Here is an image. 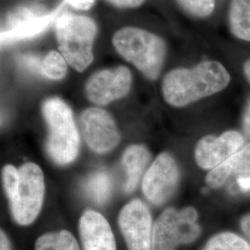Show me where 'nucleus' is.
Masks as SVG:
<instances>
[{
  "instance_id": "obj_1",
  "label": "nucleus",
  "mask_w": 250,
  "mask_h": 250,
  "mask_svg": "<svg viewBox=\"0 0 250 250\" xmlns=\"http://www.w3.org/2000/svg\"><path fill=\"white\" fill-rule=\"evenodd\" d=\"M229 82L230 75L222 64L206 62L193 69L169 72L162 83V93L171 106L184 107L222 91Z\"/></svg>"
},
{
  "instance_id": "obj_2",
  "label": "nucleus",
  "mask_w": 250,
  "mask_h": 250,
  "mask_svg": "<svg viewBox=\"0 0 250 250\" xmlns=\"http://www.w3.org/2000/svg\"><path fill=\"white\" fill-rule=\"evenodd\" d=\"M118 53L150 80L161 73L166 54L165 42L154 34L140 28L125 27L113 36Z\"/></svg>"
},
{
  "instance_id": "obj_3",
  "label": "nucleus",
  "mask_w": 250,
  "mask_h": 250,
  "mask_svg": "<svg viewBox=\"0 0 250 250\" xmlns=\"http://www.w3.org/2000/svg\"><path fill=\"white\" fill-rule=\"evenodd\" d=\"M42 111L48 126V155L60 165L71 163L77 157L80 146L72 109L62 99L52 98L43 103Z\"/></svg>"
},
{
  "instance_id": "obj_4",
  "label": "nucleus",
  "mask_w": 250,
  "mask_h": 250,
  "mask_svg": "<svg viewBox=\"0 0 250 250\" xmlns=\"http://www.w3.org/2000/svg\"><path fill=\"white\" fill-rule=\"evenodd\" d=\"M56 36L64 59L77 72H83L94 56L92 52L98 28L86 16L62 13L55 21Z\"/></svg>"
},
{
  "instance_id": "obj_5",
  "label": "nucleus",
  "mask_w": 250,
  "mask_h": 250,
  "mask_svg": "<svg viewBox=\"0 0 250 250\" xmlns=\"http://www.w3.org/2000/svg\"><path fill=\"white\" fill-rule=\"evenodd\" d=\"M197 212L194 208H168L157 219L152 231V250H175L200 235Z\"/></svg>"
},
{
  "instance_id": "obj_6",
  "label": "nucleus",
  "mask_w": 250,
  "mask_h": 250,
  "mask_svg": "<svg viewBox=\"0 0 250 250\" xmlns=\"http://www.w3.org/2000/svg\"><path fill=\"white\" fill-rule=\"evenodd\" d=\"M18 188L9 200L10 210L15 222L29 225L35 222L43 205L45 181L43 171L35 163L23 164L20 170Z\"/></svg>"
},
{
  "instance_id": "obj_7",
  "label": "nucleus",
  "mask_w": 250,
  "mask_h": 250,
  "mask_svg": "<svg viewBox=\"0 0 250 250\" xmlns=\"http://www.w3.org/2000/svg\"><path fill=\"white\" fill-rule=\"evenodd\" d=\"M119 226L128 250H151V215L141 200L134 199L124 207L119 215Z\"/></svg>"
},
{
  "instance_id": "obj_8",
  "label": "nucleus",
  "mask_w": 250,
  "mask_h": 250,
  "mask_svg": "<svg viewBox=\"0 0 250 250\" xmlns=\"http://www.w3.org/2000/svg\"><path fill=\"white\" fill-rule=\"evenodd\" d=\"M80 128L85 142L97 153L110 151L120 142L114 120L106 110L99 107H90L82 113Z\"/></svg>"
},
{
  "instance_id": "obj_9",
  "label": "nucleus",
  "mask_w": 250,
  "mask_h": 250,
  "mask_svg": "<svg viewBox=\"0 0 250 250\" xmlns=\"http://www.w3.org/2000/svg\"><path fill=\"white\" fill-rule=\"evenodd\" d=\"M178 179L176 162L170 154L162 153L157 157L144 176V194L153 204L161 205L172 195Z\"/></svg>"
},
{
  "instance_id": "obj_10",
  "label": "nucleus",
  "mask_w": 250,
  "mask_h": 250,
  "mask_svg": "<svg viewBox=\"0 0 250 250\" xmlns=\"http://www.w3.org/2000/svg\"><path fill=\"white\" fill-rule=\"evenodd\" d=\"M131 84V72L126 67L120 66L92 75L87 81L85 92L91 102L104 106L125 97L130 91Z\"/></svg>"
},
{
  "instance_id": "obj_11",
  "label": "nucleus",
  "mask_w": 250,
  "mask_h": 250,
  "mask_svg": "<svg viewBox=\"0 0 250 250\" xmlns=\"http://www.w3.org/2000/svg\"><path fill=\"white\" fill-rule=\"evenodd\" d=\"M243 143V135L235 131L225 132L219 137L207 135L196 146L195 158L197 165L205 170H212L240 150Z\"/></svg>"
},
{
  "instance_id": "obj_12",
  "label": "nucleus",
  "mask_w": 250,
  "mask_h": 250,
  "mask_svg": "<svg viewBox=\"0 0 250 250\" xmlns=\"http://www.w3.org/2000/svg\"><path fill=\"white\" fill-rule=\"evenodd\" d=\"M81 240L84 250H116L111 227L103 215L86 210L79 223Z\"/></svg>"
},
{
  "instance_id": "obj_13",
  "label": "nucleus",
  "mask_w": 250,
  "mask_h": 250,
  "mask_svg": "<svg viewBox=\"0 0 250 250\" xmlns=\"http://www.w3.org/2000/svg\"><path fill=\"white\" fill-rule=\"evenodd\" d=\"M232 174L250 175V144L210 170L206 177V183L210 188H219Z\"/></svg>"
},
{
  "instance_id": "obj_14",
  "label": "nucleus",
  "mask_w": 250,
  "mask_h": 250,
  "mask_svg": "<svg viewBox=\"0 0 250 250\" xmlns=\"http://www.w3.org/2000/svg\"><path fill=\"white\" fill-rule=\"evenodd\" d=\"M149 159V152L143 146L133 145L126 148L122 160L126 173V193H131L136 188Z\"/></svg>"
},
{
  "instance_id": "obj_15",
  "label": "nucleus",
  "mask_w": 250,
  "mask_h": 250,
  "mask_svg": "<svg viewBox=\"0 0 250 250\" xmlns=\"http://www.w3.org/2000/svg\"><path fill=\"white\" fill-rule=\"evenodd\" d=\"M66 2L67 1L65 0L57 9H54L52 12H49L43 17L33 20L27 23L14 28L13 30L9 32L1 33V44L2 45H8L19 40L32 38L43 33L45 29L49 26V24L54 21H56L62 13V11L65 9Z\"/></svg>"
},
{
  "instance_id": "obj_16",
  "label": "nucleus",
  "mask_w": 250,
  "mask_h": 250,
  "mask_svg": "<svg viewBox=\"0 0 250 250\" xmlns=\"http://www.w3.org/2000/svg\"><path fill=\"white\" fill-rule=\"evenodd\" d=\"M230 25L234 36L250 41V0H232Z\"/></svg>"
},
{
  "instance_id": "obj_17",
  "label": "nucleus",
  "mask_w": 250,
  "mask_h": 250,
  "mask_svg": "<svg viewBox=\"0 0 250 250\" xmlns=\"http://www.w3.org/2000/svg\"><path fill=\"white\" fill-rule=\"evenodd\" d=\"M49 12L42 6L36 3L22 5L11 10L2 22L1 33L9 32L14 28L27 23L33 20L43 17Z\"/></svg>"
},
{
  "instance_id": "obj_18",
  "label": "nucleus",
  "mask_w": 250,
  "mask_h": 250,
  "mask_svg": "<svg viewBox=\"0 0 250 250\" xmlns=\"http://www.w3.org/2000/svg\"><path fill=\"white\" fill-rule=\"evenodd\" d=\"M111 179L106 171H97L91 174L84 184L88 197L97 204L106 203L111 194Z\"/></svg>"
},
{
  "instance_id": "obj_19",
  "label": "nucleus",
  "mask_w": 250,
  "mask_h": 250,
  "mask_svg": "<svg viewBox=\"0 0 250 250\" xmlns=\"http://www.w3.org/2000/svg\"><path fill=\"white\" fill-rule=\"evenodd\" d=\"M36 250H81L72 233L66 230L48 232L40 236L36 243Z\"/></svg>"
},
{
  "instance_id": "obj_20",
  "label": "nucleus",
  "mask_w": 250,
  "mask_h": 250,
  "mask_svg": "<svg viewBox=\"0 0 250 250\" xmlns=\"http://www.w3.org/2000/svg\"><path fill=\"white\" fill-rule=\"evenodd\" d=\"M203 250H250V246L237 234L222 232L208 242Z\"/></svg>"
},
{
  "instance_id": "obj_21",
  "label": "nucleus",
  "mask_w": 250,
  "mask_h": 250,
  "mask_svg": "<svg viewBox=\"0 0 250 250\" xmlns=\"http://www.w3.org/2000/svg\"><path fill=\"white\" fill-rule=\"evenodd\" d=\"M67 62L57 51H50L43 59V76L52 80L62 79L67 72Z\"/></svg>"
},
{
  "instance_id": "obj_22",
  "label": "nucleus",
  "mask_w": 250,
  "mask_h": 250,
  "mask_svg": "<svg viewBox=\"0 0 250 250\" xmlns=\"http://www.w3.org/2000/svg\"><path fill=\"white\" fill-rule=\"evenodd\" d=\"M179 4L192 15L207 17L214 9V0H177Z\"/></svg>"
},
{
  "instance_id": "obj_23",
  "label": "nucleus",
  "mask_w": 250,
  "mask_h": 250,
  "mask_svg": "<svg viewBox=\"0 0 250 250\" xmlns=\"http://www.w3.org/2000/svg\"><path fill=\"white\" fill-rule=\"evenodd\" d=\"M20 173L19 170L12 165H7L3 169V182L6 194L9 200L15 195L18 188Z\"/></svg>"
},
{
  "instance_id": "obj_24",
  "label": "nucleus",
  "mask_w": 250,
  "mask_h": 250,
  "mask_svg": "<svg viewBox=\"0 0 250 250\" xmlns=\"http://www.w3.org/2000/svg\"><path fill=\"white\" fill-rule=\"evenodd\" d=\"M21 61L22 65L30 72L43 75V59L40 57L33 54H26L21 57Z\"/></svg>"
},
{
  "instance_id": "obj_25",
  "label": "nucleus",
  "mask_w": 250,
  "mask_h": 250,
  "mask_svg": "<svg viewBox=\"0 0 250 250\" xmlns=\"http://www.w3.org/2000/svg\"><path fill=\"white\" fill-rule=\"evenodd\" d=\"M118 8H136L143 4L145 0H107Z\"/></svg>"
},
{
  "instance_id": "obj_26",
  "label": "nucleus",
  "mask_w": 250,
  "mask_h": 250,
  "mask_svg": "<svg viewBox=\"0 0 250 250\" xmlns=\"http://www.w3.org/2000/svg\"><path fill=\"white\" fill-rule=\"evenodd\" d=\"M66 1L73 8L81 9V10L89 9L95 2V0H66Z\"/></svg>"
},
{
  "instance_id": "obj_27",
  "label": "nucleus",
  "mask_w": 250,
  "mask_h": 250,
  "mask_svg": "<svg viewBox=\"0 0 250 250\" xmlns=\"http://www.w3.org/2000/svg\"><path fill=\"white\" fill-rule=\"evenodd\" d=\"M242 231L246 237L248 238V243L250 246V214L247 215L246 217L243 218L241 222Z\"/></svg>"
},
{
  "instance_id": "obj_28",
  "label": "nucleus",
  "mask_w": 250,
  "mask_h": 250,
  "mask_svg": "<svg viewBox=\"0 0 250 250\" xmlns=\"http://www.w3.org/2000/svg\"><path fill=\"white\" fill-rule=\"evenodd\" d=\"M239 187L245 191L250 190V175H242V177L237 180Z\"/></svg>"
},
{
  "instance_id": "obj_29",
  "label": "nucleus",
  "mask_w": 250,
  "mask_h": 250,
  "mask_svg": "<svg viewBox=\"0 0 250 250\" xmlns=\"http://www.w3.org/2000/svg\"><path fill=\"white\" fill-rule=\"evenodd\" d=\"M244 129L247 134L250 136V102L244 116Z\"/></svg>"
},
{
  "instance_id": "obj_30",
  "label": "nucleus",
  "mask_w": 250,
  "mask_h": 250,
  "mask_svg": "<svg viewBox=\"0 0 250 250\" xmlns=\"http://www.w3.org/2000/svg\"><path fill=\"white\" fill-rule=\"evenodd\" d=\"M0 250H10L9 239L3 231L0 233Z\"/></svg>"
},
{
  "instance_id": "obj_31",
  "label": "nucleus",
  "mask_w": 250,
  "mask_h": 250,
  "mask_svg": "<svg viewBox=\"0 0 250 250\" xmlns=\"http://www.w3.org/2000/svg\"><path fill=\"white\" fill-rule=\"evenodd\" d=\"M244 72H245V74H246L248 80L250 82V60H249V61L246 62V64H245V66H244Z\"/></svg>"
}]
</instances>
